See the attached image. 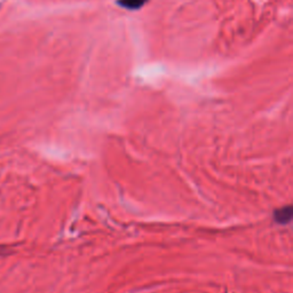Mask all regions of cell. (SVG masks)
Instances as JSON below:
<instances>
[{
  "instance_id": "2",
  "label": "cell",
  "mask_w": 293,
  "mask_h": 293,
  "mask_svg": "<svg viewBox=\"0 0 293 293\" xmlns=\"http://www.w3.org/2000/svg\"><path fill=\"white\" fill-rule=\"evenodd\" d=\"M147 3V0H118V4L122 7L126 8L130 11H135L141 8L144 4Z\"/></svg>"
},
{
  "instance_id": "1",
  "label": "cell",
  "mask_w": 293,
  "mask_h": 293,
  "mask_svg": "<svg viewBox=\"0 0 293 293\" xmlns=\"http://www.w3.org/2000/svg\"><path fill=\"white\" fill-rule=\"evenodd\" d=\"M274 219L277 223L286 224L291 221L292 219V207L291 205L284 206L282 209H278L274 212Z\"/></svg>"
}]
</instances>
